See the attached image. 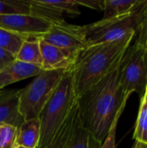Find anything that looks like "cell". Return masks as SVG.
<instances>
[{
	"label": "cell",
	"mask_w": 147,
	"mask_h": 148,
	"mask_svg": "<svg viewBox=\"0 0 147 148\" xmlns=\"http://www.w3.org/2000/svg\"><path fill=\"white\" fill-rule=\"evenodd\" d=\"M127 101L123 95L118 68L78 98L80 121L102 143L118 112Z\"/></svg>",
	"instance_id": "obj_1"
},
{
	"label": "cell",
	"mask_w": 147,
	"mask_h": 148,
	"mask_svg": "<svg viewBox=\"0 0 147 148\" xmlns=\"http://www.w3.org/2000/svg\"><path fill=\"white\" fill-rule=\"evenodd\" d=\"M133 37L130 36L114 42L88 46L80 53L72 68L77 99L120 67L121 59Z\"/></svg>",
	"instance_id": "obj_2"
},
{
	"label": "cell",
	"mask_w": 147,
	"mask_h": 148,
	"mask_svg": "<svg viewBox=\"0 0 147 148\" xmlns=\"http://www.w3.org/2000/svg\"><path fill=\"white\" fill-rule=\"evenodd\" d=\"M77 100L71 69L65 72L54 94L41 112L40 140L37 148H45L50 144Z\"/></svg>",
	"instance_id": "obj_3"
},
{
	"label": "cell",
	"mask_w": 147,
	"mask_h": 148,
	"mask_svg": "<svg viewBox=\"0 0 147 148\" xmlns=\"http://www.w3.org/2000/svg\"><path fill=\"white\" fill-rule=\"evenodd\" d=\"M66 71L68 70H42L29 85L21 89L19 110L24 121L39 119L42 110Z\"/></svg>",
	"instance_id": "obj_4"
},
{
	"label": "cell",
	"mask_w": 147,
	"mask_h": 148,
	"mask_svg": "<svg viewBox=\"0 0 147 148\" xmlns=\"http://www.w3.org/2000/svg\"><path fill=\"white\" fill-rule=\"evenodd\" d=\"M120 85L124 98L136 92L142 97L147 85V52L138 42L126 50L120 67Z\"/></svg>",
	"instance_id": "obj_5"
},
{
	"label": "cell",
	"mask_w": 147,
	"mask_h": 148,
	"mask_svg": "<svg viewBox=\"0 0 147 148\" xmlns=\"http://www.w3.org/2000/svg\"><path fill=\"white\" fill-rule=\"evenodd\" d=\"M87 46L114 42L136 34L133 13L84 25Z\"/></svg>",
	"instance_id": "obj_6"
},
{
	"label": "cell",
	"mask_w": 147,
	"mask_h": 148,
	"mask_svg": "<svg viewBox=\"0 0 147 148\" xmlns=\"http://www.w3.org/2000/svg\"><path fill=\"white\" fill-rule=\"evenodd\" d=\"M54 23L47 17L31 14L0 15V28L26 39H38Z\"/></svg>",
	"instance_id": "obj_7"
},
{
	"label": "cell",
	"mask_w": 147,
	"mask_h": 148,
	"mask_svg": "<svg viewBox=\"0 0 147 148\" xmlns=\"http://www.w3.org/2000/svg\"><path fill=\"white\" fill-rule=\"evenodd\" d=\"M38 39L76 54H80L88 47L84 25L69 24L65 21L52 23L49 30Z\"/></svg>",
	"instance_id": "obj_8"
},
{
	"label": "cell",
	"mask_w": 147,
	"mask_h": 148,
	"mask_svg": "<svg viewBox=\"0 0 147 148\" xmlns=\"http://www.w3.org/2000/svg\"><path fill=\"white\" fill-rule=\"evenodd\" d=\"M32 13L44 16L54 23L64 22V16L75 17L81 14L75 0H30Z\"/></svg>",
	"instance_id": "obj_9"
},
{
	"label": "cell",
	"mask_w": 147,
	"mask_h": 148,
	"mask_svg": "<svg viewBox=\"0 0 147 148\" xmlns=\"http://www.w3.org/2000/svg\"><path fill=\"white\" fill-rule=\"evenodd\" d=\"M39 42L42 58V70H69L73 68L80 55L54 46L40 39Z\"/></svg>",
	"instance_id": "obj_10"
},
{
	"label": "cell",
	"mask_w": 147,
	"mask_h": 148,
	"mask_svg": "<svg viewBox=\"0 0 147 148\" xmlns=\"http://www.w3.org/2000/svg\"><path fill=\"white\" fill-rule=\"evenodd\" d=\"M21 89H0V127L17 128L24 121L19 110Z\"/></svg>",
	"instance_id": "obj_11"
},
{
	"label": "cell",
	"mask_w": 147,
	"mask_h": 148,
	"mask_svg": "<svg viewBox=\"0 0 147 148\" xmlns=\"http://www.w3.org/2000/svg\"><path fill=\"white\" fill-rule=\"evenodd\" d=\"M42 70L40 67L15 59L0 69V89L22 80L36 76Z\"/></svg>",
	"instance_id": "obj_12"
},
{
	"label": "cell",
	"mask_w": 147,
	"mask_h": 148,
	"mask_svg": "<svg viewBox=\"0 0 147 148\" xmlns=\"http://www.w3.org/2000/svg\"><path fill=\"white\" fill-rule=\"evenodd\" d=\"M40 140V121L31 119L24 121L16 128L15 147L22 146L26 148H37Z\"/></svg>",
	"instance_id": "obj_13"
},
{
	"label": "cell",
	"mask_w": 147,
	"mask_h": 148,
	"mask_svg": "<svg viewBox=\"0 0 147 148\" xmlns=\"http://www.w3.org/2000/svg\"><path fill=\"white\" fill-rule=\"evenodd\" d=\"M78 115L79 109L78 104L76 102V104L70 111L68 116L67 117V119L65 120V121L63 122V124L55 135L53 140L45 148H68Z\"/></svg>",
	"instance_id": "obj_14"
},
{
	"label": "cell",
	"mask_w": 147,
	"mask_h": 148,
	"mask_svg": "<svg viewBox=\"0 0 147 148\" xmlns=\"http://www.w3.org/2000/svg\"><path fill=\"white\" fill-rule=\"evenodd\" d=\"M140 0H104V16L110 19L133 14L141 4Z\"/></svg>",
	"instance_id": "obj_15"
},
{
	"label": "cell",
	"mask_w": 147,
	"mask_h": 148,
	"mask_svg": "<svg viewBox=\"0 0 147 148\" xmlns=\"http://www.w3.org/2000/svg\"><path fill=\"white\" fill-rule=\"evenodd\" d=\"M101 144L82 126L78 115L68 148H101Z\"/></svg>",
	"instance_id": "obj_16"
},
{
	"label": "cell",
	"mask_w": 147,
	"mask_h": 148,
	"mask_svg": "<svg viewBox=\"0 0 147 148\" xmlns=\"http://www.w3.org/2000/svg\"><path fill=\"white\" fill-rule=\"evenodd\" d=\"M15 59L25 63L40 67L42 69V58L39 39L25 40L21 45L17 54L15 56Z\"/></svg>",
	"instance_id": "obj_17"
},
{
	"label": "cell",
	"mask_w": 147,
	"mask_h": 148,
	"mask_svg": "<svg viewBox=\"0 0 147 148\" xmlns=\"http://www.w3.org/2000/svg\"><path fill=\"white\" fill-rule=\"evenodd\" d=\"M133 138L137 142L147 146V94L140 99V107L136 121Z\"/></svg>",
	"instance_id": "obj_18"
},
{
	"label": "cell",
	"mask_w": 147,
	"mask_h": 148,
	"mask_svg": "<svg viewBox=\"0 0 147 148\" xmlns=\"http://www.w3.org/2000/svg\"><path fill=\"white\" fill-rule=\"evenodd\" d=\"M31 13L30 0H0V15Z\"/></svg>",
	"instance_id": "obj_19"
},
{
	"label": "cell",
	"mask_w": 147,
	"mask_h": 148,
	"mask_svg": "<svg viewBox=\"0 0 147 148\" xmlns=\"http://www.w3.org/2000/svg\"><path fill=\"white\" fill-rule=\"evenodd\" d=\"M136 23V33L138 39L136 42L144 47L147 40V0H143L137 10L133 12Z\"/></svg>",
	"instance_id": "obj_20"
},
{
	"label": "cell",
	"mask_w": 147,
	"mask_h": 148,
	"mask_svg": "<svg viewBox=\"0 0 147 148\" xmlns=\"http://www.w3.org/2000/svg\"><path fill=\"white\" fill-rule=\"evenodd\" d=\"M25 40L28 39L0 28V48L7 50L14 56H16Z\"/></svg>",
	"instance_id": "obj_21"
},
{
	"label": "cell",
	"mask_w": 147,
	"mask_h": 148,
	"mask_svg": "<svg viewBox=\"0 0 147 148\" xmlns=\"http://www.w3.org/2000/svg\"><path fill=\"white\" fill-rule=\"evenodd\" d=\"M16 128L10 126L0 127V148H15Z\"/></svg>",
	"instance_id": "obj_22"
},
{
	"label": "cell",
	"mask_w": 147,
	"mask_h": 148,
	"mask_svg": "<svg viewBox=\"0 0 147 148\" xmlns=\"http://www.w3.org/2000/svg\"><path fill=\"white\" fill-rule=\"evenodd\" d=\"M126 104H124L121 108L120 109V111L118 112L110 129H109V132L106 137V139L104 140V141L102 142L101 144V148H115L116 147V130H117V126H118V122H119V120L126 108Z\"/></svg>",
	"instance_id": "obj_23"
},
{
	"label": "cell",
	"mask_w": 147,
	"mask_h": 148,
	"mask_svg": "<svg viewBox=\"0 0 147 148\" xmlns=\"http://www.w3.org/2000/svg\"><path fill=\"white\" fill-rule=\"evenodd\" d=\"M76 3L81 6H86L97 10H103L104 9V1L101 0H75Z\"/></svg>",
	"instance_id": "obj_24"
},
{
	"label": "cell",
	"mask_w": 147,
	"mask_h": 148,
	"mask_svg": "<svg viewBox=\"0 0 147 148\" xmlns=\"http://www.w3.org/2000/svg\"><path fill=\"white\" fill-rule=\"evenodd\" d=\"M15 60V56L7 50L0 48V69Z\"/></svg>",
	"instance_id": "obj_25"
},
{
	"label": "cell",
	"mask_w": 147,
	"mask_h": 148,
	"mask_svg": "<svg viewBox=\"0 0 147 148\" xmlns=\"http://www.w3.org/2000/svg\"><path fill=\"white\" fill-rule=\"evenodd\" d=\"M139 145H140V143H139V142H137V141H136V142L134 143V145L133 146V147H132V148H139Z\"/></svg>",
	"instance_id": "obj_26"
},
{
	"label": "cell",
	"mask_w": 147,
	"mask_h": 148,
	"mask_svg": "<svg viewBox=\"0 0 147 148\" xmlns=\"http://www.w3.org/2000/svg\"><path fill=\"white\" fill-rule=\"evenodd\" d=\"M144 48L146 49V52H147V40H146V41L145 44H144Z\"/></svg>",
	"instance_id": "obj_27"
},
{
	"label": "cell",
	"mask_w": 147,
	"mask_h": 148,
	"mask_svg": "<svg viewBox=\"0 0 147 148\" xmlns=\"http://www.w3.org/2000/svg\"><path fill=\"white\" fill-rule=\"evenodd\" d=\"M145 146H146V145H143V144H141V143H140V145H139V148H145Z\"/></svg>",
	"instance_id": "obj_28"
},
{
	"label": "cell",
	"mask_w": 147,
	"mask_h": 148,
	"mask_svg": "<svg viewBox=\"0 0 147 148\" xmlns=\"http://www.w3.org/2000/svg\"><path fill=\"white\" fill-rule=\"evenodd\" d=\"M15 148H26L24 147H22V146H17V147H15Z\"/></svg>",
	"instance_id": "obj_29"
},
{
	"label": "cell",
	"mask_w": 147,
	"mask_h": 148,
	"mask_svg": "<svg viewBox=\"0 0 147 148\" xmlns=\"http://www.w3.org/2000/svg\"><path fill=\"white\" fill-rule=\"evenodd\" d=\"M146 93L147 94V85H146Z\"/></svg>",
	"instance_id": "obj_30"
},
{
	"label": "cell",
	"mask_w": 147,
	"mask_h": 148,
	"mask_svg": "<svg viewBox=\"0 0 147 148\" xmlns=\"http://www.w3.org/2000/svg\"><path fill=\"white\" fill-rule=\"evenodd\" d=\"M145 148H147V146H145Z\"/></svg>",
	"instance_id": "obj_31"
}]
</instances>
